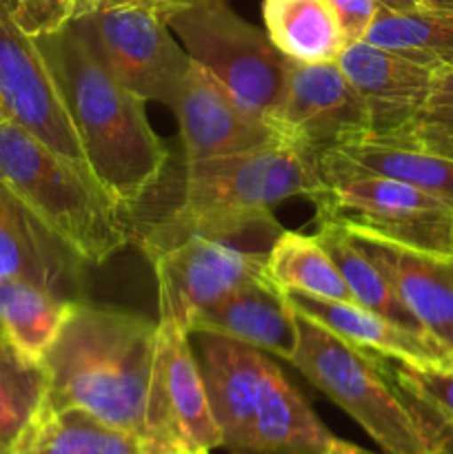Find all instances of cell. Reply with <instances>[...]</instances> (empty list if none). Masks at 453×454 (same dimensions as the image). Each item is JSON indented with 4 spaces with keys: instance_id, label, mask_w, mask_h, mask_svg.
Here are the masks:
<instances>
[{
    "instance_id": "13",
    "label": "cell",
    "mask_w": 453,
    "mask_h": 454,
    "mask_svg": "<svg viewBox=\"0 0 453 454\" xmlns=\"http://www.w3.org/2000/svg\"><path fill=\"white\" fill-rule=\"evenodd\" d=\"M187 164L249 153L280 140L265 120L244 111L225 87L191 60L173 105Z\"/></svg>"
},
{
    "instance_id": "20",
    "label": "cell",
    "mask_w": 453,
    "mask_h": 454,
    "mask_svg": "<svg viewBox=\"0 0 453 454\" xmlns=\"http://www.w3.org/2000/svg\"><path fill=\"white\" fill-rule=\"evenodd\" d=\"M322 180L340 176H378L404 182L453 204V158L425 149L413 140H360L318 158Z\"/></svg>"
},
{
    "instance_id": "27",
    "label": "cell",
    "mask_w": 453,
    "mask_h": 454,
    "mask_svg": "<svg viewBox=\"0 0 453 454\" xmlns=\"http://www.w3.org/2000/svg\"><path fill=\"white\" fill-rule=\"evenodd\" d=\"M364 40L391 49L433 74L453 67V13L389 12L380 7Z\"/></svg>"
},
{
    "instance_id": "33",
    "label": "cell",
    "mask_w": 453,
    "mask_h": 454,
    "mask_svg": "<svg viewBox=\"0 0 453 454\" xmlns=\"http://www.w3.org/2000/svg\"><path fill=\"white\" fill-rule=\"evenodd\" d=\"M453 122V67L435 71L417 124Z\"/></svg>"
},
{
    "instance_id": "36",
    "label": "cell",
    "mask_w": 453,
    "mask_h": 454,
    "mask_svg": "<svg viewBox=\"0 0 453 454\" xmlns=\"http://www.w3.org/2000/svg\"><path fill=\"white\" fill-rule=\"evenodd\" d=\"M416 9H420V12L453 13V0H416Z\"/></svg>"
},
{
    "instance_id": "42",
    "label": "cell",
    "mask_w": 453,
    "mask_h": 454,
    "mask_svg": "<svg viewBox=\"0 0 453 454\" xmlns=\"http://www.w3.org/2000/svg\"><path fill=\"white\" fill-rule=\"evenodd\" d=\"M0 120H4V111H3V106H0Z\"/></svg>"
},
{
    "instance_id": "2",
    "label": "cell",
    "mask_w": 453,
    "mask_h": 454,
    "mask_svg": "<svg viewBox=\"0 0 453 454\" xmlns=\"http://www.w3.org/2000/svg\"><path fill=\"white\" fill-rule=\"evenodd\" d=\"M36 43L60 89L89 173L124 213L133 211L158 186L169 160L147 118V100L124 87L69 25Z\"/></svg>"
},
{
    "instance_id": "25",
    "label": "cell",
    "mask_w": 453,
    "mask_h": 454,
    "mask_svg": "<svg viewBox=\"0 0 453 454\" xmlns=\"http://www.w3.org/2000/svg\"><path fill=\"white\" fill-rule=\"evenodd\" d=\"M18 454H151L140 437L78 408L44 406Z\"/></svg>"
},
{
    "instance_id": "37",
    "label": "cell",
    "mask_w": 453,
    "mask_h": 454,
    "mask_svg": "<svg viewBox=\"0 0 453 454\" xmlns=\"http://www.w3.org/2000/svg\"><path fill=\"white\" fill-rule=\"evenodd\" d=\"M378 3L389 12H413L416 9V0H378Z\"/></svg>"
},
{
    "instance_id": "5",
    "label": "cell",
    "mask_w": 453,
    "mask_h": 454,
    "mask_svg": "<svg viewBox=\"0 0 453 454\" xmlns=\"http://www.w3.org/2000/svg\"><path fill=\"white\" fill-rule=\"evenodd\" d=\"M298 328L300 344L289 364L309 384L342 408L385 454H426L425 437L386 375L382 355L349 344L302 315Z\"/></svg>"
},
{
    "instance_id": "15",
    "label": "cell",
    "mask_w": 453,
    "mask_h": 454,
    "mask_svg": "<svg viewBox=\"0 0 453 454\" xmlns=\"http://www.w3.org/2000/svg\"><path fill=\"white\" fill-rule=\"evenodd\" d=\"M195 359L207 390L213 419L222 434V448L242 452L256 415L258 399L271 359L262 350L213 333H191Z\"/></svg>"
},
{
    "instance_id": "21",
    "label": "cell",
    "mask_w": 453,
    "mask_h": 454,
    "mask_svg": "<svg viewBox=\"0 0 453 454\" xmlns=\"http://www.w3.org/2000/svg\"><path fill=\"white\" fill-rule=\"evenodd\" d=\"M336 434L320 421L300 390L269 362L256 415L249 430V454H324Z\"/></svg>"
},
{
    "instance_id": "14",
    "label": "cell",
    "mask_w": 453,
    "mask_h": 454,
    "mask_svg": "<svg viewBox=\"0 0 453 454\" xmlns=\"http://www.w3.org/2000/svg\"><path fill=\"white\" fill-rule=\"evenodd\" d=\"M338 67L367 105L371 140H407L425 109L433 71L369 40L346 44Z\"/></svg>"
},
{
    "instance_id": "32",
    "label": "cell",
    "mask_w": 453,
    "mask_h": 454,
    "mask_svg": "<svg viewBox=\"0 0 453 454\" xmlns=\"http://www.w3.org/2000/svg\"><path fill=\"white\" fill-rule=\"evenodd\" d=\"M329 4L336 12L346 44L367 38L369 29L380 12L378 0H329Z\"/></svg>"
},
{
    "instance_id": "35",
    "label": "cell",
    "mask_w": 453,
    "mask_h": 454,
    "mask_svg": "<svg viewBox=\"0 0 453 454\" xmlns=\"http://www.w3.org/2000/svg\"><path fill=\"white\" fill-rule=\"evenodd\" d=\"M324 454H376L371 450H364V448L355 446V443H349V442H342V439H333L331 446L327 448V452Z\"/></svg>"
},
{
    "instance_id": "40",
    "label": "cell",
    "mask_w": 453,
    "mask_h": 454,
    "mask_svg": "<svg viewBox=\"0 0 453 454\" xmlns=\"http://www.w3.org/2000/svg\"><path fill=\"white\" fill-rule=\"evenodd\" d=\"M185 454H211V452H207V450H198V452H185Z\"/></svg>"
},
{
    "instance_id": "19",
    "label": "cell",
    "mask_w": 453,
    "mask_h": 454,
    "mask_svg": "<svg viewBox=\"0 0 453 454\" xmlns=\"http://www.w3.org/2000/svg\"><path fill=\"white\" fill-rule=\"evenodd\" d=\"M284 300L289 301L293 313L320 324L349 344L371 350L386 359L417 364V366H438V364L453 362V355L435 344L429 335L407 331V328L371 313L369 309H362L355 301L322 300V297L298 291H287Z\"/></svg>"
},
{
    "instance_id": "38",
    "label": "cell",
    "mask_w": 453,
    "mask_h": 454,
    "mask_svg": "<svg viewBox=\"0 0 453 454\" xmlns=\"http://www.w3.org/2000/svg\"><path fill=\"white\" fill-rule=\"evenodd\" d=\"M409 140H411V137H409ZM413 142H417V145H422V146H425V149L435 151V153L447 155V158H453V142H435V140H431V142L413 140Z\"/></svg>"
},
{
    "instance_id": "31",
    "label": "cell",
    "mask_w": 453,
    "mask_h": 454,
    "mask_svg": "<svg viewBox=\"0 0 453 454\" xmlns=\"http://www.w3.org/2000/svg\"><path fill=\"white\" fill-rule=\"evenodd\" d=\"M400 395L407 402L409 411H411L413 419H416L417 428L425 437L426 454H453V419H449L433 406L404 393V390H400Z\"/></svg>"
},
{
    "instance_id": "10",
    "label": "cell",
    "mask_w": 453,
    "mask_h": 454,
    "mask_svg": "<svg viewBox=\"0 0 453 454\" xmlns=\"http://www.w3.org/2000/svg\"><path fill=\"white\" fill-rule=\"evenodd\" d=\"M0 106L4 118L89 173L56 78L36 38H29L13 22L4 0H0Z\"/></svg>"
},
{
    "instance_id": "39",
    "label": "cell",
    "mask_w": 453,
    "mask_h": 454,
    "mask_svg": "<svg viewBox=\"0 0 453 454\" xmlns=\"http://www.w3.org/2000/svg\"><path fill=\"white\" fill-rule=\"evenodd\" d=\"M147 3H158V4H167V7H185V4L204 3V0H147Z\"/></svg>"
},
{
    "instance_id": "17",
    "label": "cell",
    "mask_w": 453,
    "mask_h": 454,
    "mask_svg": "<svg viewBox=\"0 0 453 454\" xmlns=\"http://www.w3.org/2000/svg\"><path fill=\"white\" fill-rule=\"evenodd\" d=\"M354 238L385 270L422 331L453 355V257L426 255L373 238Z\"/></svg>"
},
{
    "instance_id": "26",
    "label": "cell",
    "mask_w": 453,
    "mask_h": 454,
    "mask_svg": "<svg viewBox=\"0 0 453 454\" xmlns=\"http://www.w3.org/2000/svg\"><path fill=\"white\" fill-rule=\"evenodd\" d=\"M265 273L278 291L354 301L340 270L315 235L284 231L266 251Z\"/></svg>"
},
{
    "instance_id": "16",
    "label": "cell",
    "mask_w": 453,
    "mask_h": 454,
    "mask_svg": "<svg viewBox=\"0 0 453 454\" xmlns=\"http://www.w3.org/2000/svg\"><path fill=\"white\" fill-rule=\"evenodd\" d=\"M191 333H213L291 362L300 344L298 315L269 278L242 284L189 322Z\"/></svg>"
},
{
    "instance_id": "8",
    "label": "cell",
    "mask_w": 453,
    "mask_h": 454,
    "mask_svg": "<svg viewBox=\"0 0 453 454\" xmlns=\"http://www.w3.org/2000/svg\"><path fill=\"white\" fill-rule=\"evenodd\" d=\"M314 200L318 217L358 238H373L426 255L453 257V204L404 182L340 176Z\"/></svg>"
},
{
    "instance_id": "4",
    "label": "cell",
    "mask_w": 453,
    "mask_h": 454,
    "mask_svg": "<svg viewBox=\"0 0 453 454\" xmlns=\"http://www.w3.org/2000/svg\"><path fill=\"white\" fill-rule=\"evenodd\" d=\"M0 186L83 264L100 266L129 244L123 208L62 155L0 120Z\"/></svg>"
},
{
    "instance_id": "11",
    "label": "cell",
    "mask_w": 453,
    "mask_h": 454,
    "mask_svg": "<svg viewBox=\"0 0 453 454\" xmlns=\"http://www.w3.org/2000/svg\"><path fill=\"white\" fill-rule=\"evenodd\" d=\"M266 251L207 238H187L149 260L158 284V322L187 331L207 306L251 279L265 278ZM189 333V331H187Z\"/></svg>"
},
{
    "instance_id": "18",
    "label": "cell",
    "mask_w": 453,
    "mask_h": 454,
    "mask_svg": "<svg viewBox=\"0 0 453 454\" xmlns=\"http://www.w3.org/2000/svg\"><path fill=\"white\" fill-rule=\"evenodd\" d=\"M83 262L0 186V279L25 278L83 300Z\"/></svg>"
},
{
    "instance_id": "28",
    "label": "cell",
    "mask_w": 453,
    "mask_h": 454,
    "mask_svg": "<svg viewBox=\"0 0 453 454\" xmlns=\"http://www.w3.org/2000/svg\"><path fill=\"white\" fill-rule=\"evenodd\" d=\"M47 406V375L0 337V454H18Z\"/></svg>"
},
{
    "instance_id": "7",
    "label": "cell",
    "mask_w": 453,
    "mask_h": 454,
    "mask_svg": "<svg viewBox=\"0 0 453 454\" xmlns=\"http://www.w3.org/2000/svg\"><path fill=\"white\" fill-rule=\"evenodd\" d=\"M169 29L187 56L203 65L229 96L274 127L284 102L291 58L269 34L242 20L226 3H194L169 13Z\"/></svg>"
},
{
    "instance_id": "3",
    "label": "cell",
    "mask_w": 453,
    "mask_h": 454,
    "mask_svg": "<svg viewBox=\"0 0 453 454\" xmlns=\"http://www.w3.org/2000/svg\"><path fill=\"white\" fill-rule=\"evenodd\" d=\"M155 333L158 322L145 315L76 301L40 359L47 406L78 408L145 442Z\"/></svg>"
},
{
    "instance_id": "24",
    "label": "cell",
    "mask_w": 453,
    "mask_h": 454,
    "mask_svg": "<svg viewBox=\"0 0 453 454\" xmlns=\"http://www.w3.org/2000/svg\"><path fill=\"white\" fill-rule=\"evenodd\" d=\"M318 224L320 231L315 238L320 239L324 251L331 255L333 264L340 270L342 279H345L355 304L369 309L371 313L380 315V317L389 319V322L398 324V326L407 328V331L425 333L420 324H417V319L402 304V300L398 297L385 270L364 253L358 239L345 226H340L333 220H327V217H318Z\"/></svg>"
},
{
    "instance_id": "34",
    "label": "cell",
    "mask_w": 453,
    "mask_h": 454,
    "mask_svg": "<svg viewBox=\"0 0 453 454\" xmlns=\"http://www.w3.org/2000/svg\"><path fill=\"white\" fill-rule=\"evenodd\" d=\"M411 140H420V142H453V122H438V124H417L413 129ZM407 137V140H409Z\"/></svg>"
},
{
    "instance_id": "6",
    "label": "cell",
    "mask_w": 453,
    "mask_h": 454,
    "mask_svg": "<svg viewBox=\"0 0 453 454\" xmlns=\"http://www.w3.org/2000/svg\"><path fill=\"white\" fill-rule=\"evenodd\" d=\"M173 9L147 0H76L69 27L124 87L173 109L191 65L169 29Z\"/></svg>"
},
{
    "instance_id": "22",
    "label": "cell",
    "mask_w": 453,
    "mask_h": 454,
    "mask_svg": "<svg viewBox=\"0 0 453 454\" xmlns=\"http://www.w3.org/2000/svg\"><path fill=\"white\" fill-rule=\"evenodd\" d=\"M74 304L76 300L25 278L0 279V337L22 357L40 362Z\"/></svg>"
},
{
    "instance_id": "1",
    "label": "cell",
    "mask_w": 453,
    "mask_h": 454,
    "mask_svg": "<svg viewBox=\"0 0 453 454\" xmlns=\"http://www.w3.org/2000/svg\"><path fill=\"white\" fill-rule=\"evenodd\" d=\"M327 189L318 158L280 137L231 158L187 164L182 202L160 217L142 238L147 257L187 238L235 244H274L284 233L274 207L291 198L315 200Z\"/></svg>"
},
{
    "instance_id": "29",
    "label": "cell",
    "mask_w": 453,
    "mask_h": 454,
    "mask_svg": "<svg viewBox=\"0 0 453 454\" xmlns=\"http://www.w3.org/2000/svg\"><path fill=\"white\" fill-rule=\"evenodd\" d=\"M385 368L395 388L422 399L444 417L453 419V362L438 364V366H417V364H404L385 357Z\"/></svg>"
},
{
    "instance_id": "41",
    "label": "cell",
    "mask_w": 453,
    "mask_h": 454,
    "mask_svg": "<svg viewBox=\"0 0 453 454\" xmlns=\"http://www.w3.org/2000/svg\"><path fill=\"white\" fill-rule=\"evenodd\" d=\"M204 3H226V0H204Z\"/></svg>"
},
{
    "instance_id": "12",
    "label": "cell",
    "mask_w": 453,
    "mask_h": 454,
    "mask_svg": "<svg viewBox=\"0 0 453 454\" xmlns=\"http://www.w3.org/2000/svg\"><path fill=\"white\" fill-rule=\"evenodd\" d=\"M274 129L280 137L320 158L338 146L371 137V115L338 62L291 60Z\"/></svg>"
},
{
    "instance_id": "30",
    "label": "cell",
    "mask_w": 453,
    "mask_h": 454,
    "mask_svg": "<svg viewBox=\"0 0 453 454\" xmlns=\"http://www.w3.org/2000/svg\"><path fill=\"white\" fill-rule=\"evenodd\" d=\"M13 22L29 38H44L69 25L76 0H4Z\"/></svg>"
},
{
    "instance_id": "23",
    "label": "cell",
    "mask_w": 453,
    "mask_h": 454,
    "mask_svg": "<svg viewBox=\"0 0 453 454\" xmlns=\"http://www.w3.org/2000/svg\"><path fill=\"white\" fill-rule=\"evenodd\" d=\"M262 16L271 43L296 62H338L346 47L329 0H265Z\"/></svg>"
},
{
    "instance_id": "9",
    "label": "cell",
    "mask_w": 453,
    "mask_h": 454,
    "mask_svg": "<svg viewBox=\"0 0 453 454\" xmlns=\"http://www.w3.org/2000/svg\"><path fill=\"white\" fill-rule=\"evenodd\" d=\"M145 446L151 454H185L222 448L200 375L191 335L173 322H158L149 395H147Z\"/></svg>"
},
{
    "instance_id": "43",
    "label": "cell",
    "mask_w": 453,
    "mask_h": 454,
    "mask_svg": "<svg viewBox=\"0 0 453 454\" xmlns=\"http://www.w3.org/2000/svg\"><path fill=\"white\" fill-rule=\"evenodd\" d=\"M231 454H249V452H231Z\"/></svg>"
}]
</instances>
